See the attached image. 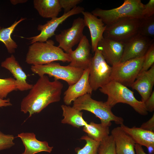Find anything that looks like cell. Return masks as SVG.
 Wrapping results in <instances>:
<instances>
[{"instance_id": "cell-1", "label": "cell", "mask_w": 154, "mask_h": 154, "mask_svg": "<svg viewBox=\"0 0 154 154\" xmlns=\"http://www.w3.org/2000/svg\"><path fill=\"white\" fill-rule=\"evenodd\" d=\"M63 84L58 80H50L45 75L40 77L28 94L22 99L21 111L29 117L40 112L51 103L59 101Z\"/></svg>"}, {"instance_id": "cell-2", "label": "cell", "mask_w": 154, "mask_h": 154, "mask_svg": "<svg viewBox=\"0 0 154 154\" xmlns=\"http://www.w3.org/2000/svg\"><path fill=\"white\" fill-rule=\"evenodd\" d=\"M54 44L51 40L31 44L29 47L25 62L32 65H44L56 61L70 62L68 54Z\"/></svg>"}, {"instance_id": "cell-3", "label": "cell", "mask_w": 154, "mask_h": 154, "mask_svg": "<svg viewBox=\"0 0 154 154\" xmlns=\"http://www.w3.org/2000/svg\"><path fill=\"white\" fill-rule=\"evenodd\" d=\"M99 89L101 92L108 96L106 102L112 108L117 103H125L129 105L141 115L147 114L144 102L137 100L133 92L119 83L111 81Z\"/></svg>"}, {"instance_id": "cell-4", "label": "cell", "mask_w": 154, "mask_h": 154, "mask_svg": "<svg viewBox=\"0 0 154 154\" xmlns=\"http://www.w3.org/2000/svg\"><path fill=\"white\" fill-rule=\"evenodd\" d=\"M73 107L78 110L90 112L98 117L103 125L110 127L111 122L120 125L123 124L124 120L121 117L116 116L112 112V108L106 102L92 99L91 95L86 94L73 102Z\"/></svg>"}, {"instance_id": "cell-5", "label": "cell", "mask_w": 154, "mask_h": 154, "mask_svg": "<svg viewBox=\"0 0 154 154\" xmlns=\"http://www.w3.org/2000/svg\"><path fill=\"white\" fill-rule=\"evenodd\" d=\"M144 6L141 0H125L123 4L117 7L109 10L96 8L91 13L99 17L107 26L124 17L142 18Z\"/></svg>"}, {"instance_id": "cell-6", "label": "cell", "mask_w": 154, "mask_h": 154, "mask_svg": "<svg viewBox=\"0 0 154 154\" xmlns=\"http://www.w3.org/2000/svg\"><path fill=\"white\" fill-rule=\"evenodd\" d=\"M32 72L39 77L45 74L53 77L54 80H61L66 82L69 86L78 81L82 75L84 70L70 66H63L58 63L52 62L42 65H32Z\"/></svg>"}, {"instance_id": "cell-7", "label": "cell", "mask_w": 154, "mask_h": 154, "mask_svg": "<svg viewBox=\"0 0 154 154\" xmlns=\"http://www.w3.org/2000/svg\"><path fill=\"white\" fill-rule=\"evenodd\" d=\"M139 19L124 17L106 25L103 37L124 43L138 34Z\"/></svg>"}, {"instance_id": "cell-8", "label": "cell", "mask_w": 154, "mask_h": 154, "mask_svg": "<svg viewBox=\"0 0 154 154\" xmlns=\"http://www.w3.org/2000/svg\"><path fill=\"white\" fill-rule=\"evenodd\" d=\"M94 52L89 67V81L93 90L96 91L111 81L112 67L106 62L98 48Z\"/></svg>"}, {"instance_id": "cell-9", "label": "cell", "mask_w": 154, "mask_h": 154, "mask_svg": "<svg viewBox=\"0 0 154 154\" xmlns=\"http://www.w3.org/2000/svg\"><path fill=\"white\" fill-rule=\"evenodd\" d=\"M144 56L120 62L112 66L111 81L127 87H131L141 69Z\"/></svg>"}, {"instance_id": "cell-10", "label": "cell", "mask_w": 154, "mask_h": 154, "mask_svg": "<svg viewBox=\"0 0 154 154\" xmlns=\"http://www.w3.org/2000/svg\"><path fill=\"white\" fill-rule=\"evenodd\" d=\"M85 27L83 18L79 17L74 19L70 27L55 35L56 40L58 43V46L68 53L82 38Z\"/></svg>"}, {"instance_id": "cell-11", "label": "cell", "mask_w": 154, "mask_h": 154, "mask_svg": "<svg viewBox=\"0 0 154 154\" xmlns=\"http://www.w3.org/2000/svg\"><path fill=\"white\" fill-rule=\"evenodd\" d=\"M84 11V7L77 6L59 17L51 19L44 25H39L37 30L40 31V33L37 36L26 38L30 40L31 44L38 42H45L55 35V32L58 27L67 19L72 16L82 13Z\"/></svg>"}, {"instance_id": "cell-12", "label": "cell", "mask_w": 154, "mask_h": 154, "mask_svg": "<svg viewBox=\"0 0 154 154\" xmlns=\"http://www.w3.org/2000/svg\"><path fill=\"white\" fill-rule=\"evenodd\" d=\"M154 42V39L138 34L123 43L120 62L143 56Z\"/></svg>"}, {"instance_id": "cell-13", "label": "cell", "mask_w": 154, "mask_h": 154, "mask_svg": "<svg viewBox=\"0 0 154 154\" xmlns=\"http://www.w3.org/2000/svg\"><path fill=\"white\" fill-rule=\"evenodd\" d=\"M91 50V45L84 35L75 50L68 53L70 59L69 65L84 70L88 68L92 57Z\"/></svg>"}, {"instance_id": "cell-14", "label": "cell", "mask_w": 154, "mask_h": 154, "mask_svg": "<svg viewBox=\"0 0 154 154\" xmlns=\"http://www.w3.org/2000/svg\"><path fill=\"white\" fill-rule=\"evenodd\" d=\"M124 46L121 42L103 37L98 42L97 48L108 64L112 66L120 62Z\"/></svg>"}, {"instance_id": "cell-15", "label": "cell", "mask_w": 154, "mask_h": 154, "mask_svg": "<svg viewBox=\"0 0 154 154\" xmlns=\"http://www.w3.org/2000/svg\"><path fill=\"white\" fill-rule=\"evenodd\" d=\"M89 68L84 70L80 79L75 84L69 86L64 93L63 101L66 105L71 104L78 98L86 94H91L93 90L89 81Z\"/></svg>"}, {"instance_id": "cell-16", "label": "cell", "mask_w": 154, "mask_h": 154, "mask_svg": "<svg viewBox=\"0 0 154 154\" xmlns=\"http://www.w3.org/2000/svg\"><path fill=\"white\" fill-rule=\"evenodd\" d=\"M82 13L83 16L85 26L88 28L90 32L92 50L94 52L97 48L98 42L103 37L106 26L100 19L91 12L84 11Z\"/></svg>"}, {"instance_id": "cell-17", "label": "cell", "mask_w": 154, "mask_h": 154, "mask_svg": "<svg viewBox=\"0 0 154 154\" xmlns=\"http://www.w3.org/2000/svg\"><path fill=\"white\" fill-rule=\"evenodd\" d=\"M154 84V64L148 70L139 73L131 87L137 91L145 102L150 96Z\"/></svg>"}, {"instance_id": "cell-18", "label": "cell", "mask_w": 154, "mask_h": 154, "mask_svg": "<svg viewBox=\"0 0 154 154\" xmlns=\"http://www.w3.org/2000/svg\"><path fill=\"white\" fill-rule=\"evenodd\" d=\"M1 66L12 73L15 79L17 90L27 91L32 88L33 85L27 82V76L13 54L3 61Z\"/></svg>"}, {"instance_id": "cell-19", "label": "cell", "mask_w": 154, "mask_h": 154, "mask_svg": "<svg viewBox=\"0 0 154 154\" xmlns=\"http://www.w3.org/2000/svg\"><path fill=\"white\" fill-rule=\"evenodd\" d=\"M120 125L122 129L132 138L135 144L146 147L149 154H154V131L135 126L129 127L123 124Z\"/></svg>"}, {"instance_id": "cell-20", "label": "cell", "mask_w": 154, "mask_h": 154, "mask_svg": "<svg viewBox=\"0 0 154 154\" xmlns=\"http://www.w3.org/2000/svg\"><path fill=\"white\" fill-rule=\"evenodd\" d=\"M25 149L22 154H36L42 151L50 153L53 147H50L47 142L41 141L37 139L36 135L33 132H22L18 134Z\"/></svg>"}, {"instance_id": "cell-21", "label": "cell", "mask_w": 154, "mask_h": 154, "mask_svg": "<svg viewBox=\"0 0 154 154\" xmlns=\"http://www.w3.org/2000/svg\"><path fill=\"white\" fill-rule=\"evenodd\" d=\"M111 135L114 140L116 154H135V143L120 126L113 129Z\"/></svg>"}, {"instance_id": "cell-22", "label": "cell", "mask_w": 154, "mask_h": 154, "mask_svg": "<svg viewBox=\"0 0 154 154\" xmlns=\"http://www.w3.org/2000/svg\"><path fill=\"white\" fill-rule=\"evenodd\" d=\"M33 2L35 8L43 18L57 17L62 11L59 0H34Z\"/></svg>"}, {"instance_id": "cell-23", "label": "cell", "mask_w": 154, "mask_h": 154, "mask_svg": "<svg viewBox=\"0 0 154 154\" xmlns=\"http://www.w3.org/2000/svg\"><path fill=\"white\" fill-rule=\"evenodd\" d=\"M61 108L64 118L61 120L63 123L68 124L77 128L84 126L88 123L83 118V113L73 106L62 105Z\"/></svg>"}, {"instance_id": "cell-24", "label": "cell", "mask_w": 154, "mask_h": 154, "mask_svg": "<svg viewBox=\"0 0 154 154\" xmlns=\"http://www.w3.org/2000/svg\"><path fill=\"white\" fill-rule=\"evenodd\" d=\"M83 131L88 136L93 139L100 142L107 137L110 135L109 127L102 124H98L91 122L84 126Z\"/></svg>"}, {"instance_id": "cell-25", "label": "cell", "mask_w": 154, "mask_h": 154, "mask_svg": "<svg viewBox=\"0 0 154 154\" xmlns=\"http://www.w3.org/2000/svg\"><path fill=\"white\" fill-rule=\"evenodd\" d=\"M25 19V18H21L19 21H15L9 27L2 28L0 30V41L4 43L9 53H14L18 47L16 43L11 38V35L17 25Z\"/></svg>"}, {"instance_id": "cell-26", "label": "cell", "mask_w": 154, "mask_h": 154, "mask_svg": "<svg viewBox=\"0 0 154 154\" xmlns=\"http://www.w3.org/2000/svg\"><path fill=\"white\" fill-rule=\"evenodd\" d=\"M138 34L154 39V15L139 19Z\"/></svg>"}, {"instance_id": "cell-27", "label": "cell", "mask_w": 154, "mask_h": 154, "mask_svg": "<svg viewBox=\"0 0 154 154\" xmlns=\"http://www.w3.org/2000/svg\"><path fill=\"white\" fill-rule=\"evenodd\" d=\"M80 139L85 140L86 144L82 149H77L76 154H97L100 142L96 141L87 135L82 136Z\"/></svg>"}, {"instance_id": "cell-28", "label": "cell", "mask_w": 154, "mask_h": 154, "mask_svg": "<svg viewBox=\"0 0 154 154\" xmlns=\"http://www.w3.org/2000/svg\"><path fill=\"white\" fill-rule=\"evenodd\" d=\"M17 90L14 78L12 77L0 78V99H4L10 93Z\"/></svg>"}, {"instance_id": "cell-29", "label": "cell", "mask_w": 154, "mask_h": 154, "mask_svg": "<svg viewBox=\"0 0 154 154\" xmlns=\"http://www.w3.org/2000/svg\"><path fill=\"white\" fill-rule=\"evenodd\" d=\"M97 154H116L115 142L111 135L100 142Z\"/></svg>"}, {"instance_id": "cell-30", "label": "cell", "mask_w": 154, "mask_h": 154, "mask_svg": "<svg viewBox=\"0 0 154 154\" xmlns=\"http://www.w3.org/2000/svg\"><path fill=\"white\" fill-rule=\"evenodd\" d=\"M154 64V42L150 46L144 56V60L140 73L148 70Z\"/></svg>"}, {"instance_id": "cell-31", "label": "cell", "mask_w": 154, "mask_h": 154, "mask_svg": "<svg viewBox=\"0 0 154 154\" xmlns=\"http://www.w3.org/2000/svg\"><path fill=\"white\" fill-rule=\"evenodd\" d=\"M15 137L12 135L7 134L0 131V151L10 148L15 143Z\"/></svg>"}, {"instance_id": "cell-32", "label": "cell", "mask_w": 154, "mask_h": 154, "mask_svg": "<svg viewBox=\"0 0 154 154\" xmlns=\"http://www.w3.org/2000/svg\"><path fill=\"white\" fill-rule=\"evenodd\" d=\"M82 0H59L60 7L64 10V13L70 11L83 1Z\"/></svg>"}, {"instance_id": "cell-33", "label": "cell", "mask_w": 154, "mask_h": 154, "mask_svg": "<svg viewBox=\"0 0 154 154\" xmlns=\"http://www.w3.org/2000/svg\"><path fill=\"white\" fill-rule=\"evenodd\" d=\"M154 15V0H150L146 4H144L142 13V18H147Z\"/></svg>"}, {"instance_id": "cell-34", "label": "cell", "mask_w": 154, "mask_h": 154, "mask_svg": "<svg viewBox=\"0 0 154 154\" xmlns=\"http://www.w3.org/2000/svg\"><path fill=\"white\" fill-rule=\"evenodd\" d=\"M145 106L147 112H152L154 110V91L150 96L144 102Z\"/></svg>"}, {"instance_id": "cell-35", "label": "cell", "mask_w": 154, "mask_h": 154, "mask_svg": "<svg viewBox=\"0 0 154 154\" xmlns=\"http://www.w3.org/2000/svg\"><path fill=\"white\" fill-rule=\"evenodd\" d=\"M140 127L148 131H154V114L147 121L143 123Z\"/></svg>"}, {"instance_id": "cell-36", "label": "cell", "mask_w": 154, "mask_h": 154, "mask_svg": "<svg viewBox=\"0 0 154 154\" xmlns=\"http://www.w3.org/2000/svg\"><path fill=\"white\" fill-rule=\"evenodd\" d=\"M12 105L9 98L6 99H0V108L10 106Z\"/></svg>"}, {"instance_id": "cell-37", "label": "cell", "mask_w": 154, "mask_h": 154, "mask_svg": "<svg viewBox=\"0 0 154 154\" xmlns=\"http://www.w3.org/2000/svg\"><path fill=\"white\" fill-rule=\"evenodd\" d=\"M135 154H147L144 151L142 146L137 144H135Z\"/></svg>"}, {"instance_id": "cell-38", "label": "cell", "mask_w": 154, "mask_h": 154, "mask_svg": "<svg viewBox=\"0 0 154 154\" xmlns=\"http://www.w3.org/2000/svg\"><path fill=\"white\" fill-rule=\"evenodd\" d=\"M11 3L13 5H15L19 3H24L27 1V0H11Z\"/></svg>"}, {"instance_id": "cell-39", "label": "cell", "mask_w": 154, "mask_h": 154, "mask_svg": "<svg viewBox=\"0 0 154 154\" xmlns=\"http://www.w3.org/2000/svg\"><path fill=\"white\" fill-rule=\"evenodd\" d=\"M1 28H1V27L0 26V30Z\"/></svg>"}]
</instances>
